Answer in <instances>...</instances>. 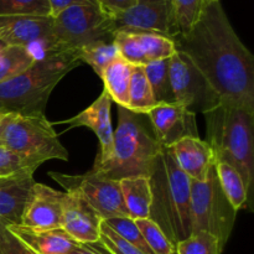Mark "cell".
<instances>
[{
  "instance_id": "4316f807",
  "label": "cell",
  "mask_w": 254,
  "mask_h": 254,
  "mask_svg": "<svg viewBox=\"0 0 254 254\" xmlns=\"http://www.w3.org/2000/svg\"><path fill=\"white\" fill-rule=\"evenodd\" d=\"M225 246L216 236L206 231H196L175 245L176 254H221Z\"/></svg>"
},
{
  "instance_id": "2e32d148",
  "label": "cell",
  "mask_w": 254,
  "mask_h": 254,
  "mask_svg": "<svg viewBox=\"0 0 254 254\" xmlns=\"http://www.w3.org/2000/svg\"><path fill=\"white\" fill-rule=\"evenodd\" d=\"M34 169L0 178V223L21 225L25 206L35 183Z\"/></svg>"
},
{
  "instance_id": "7a4b0ae2",
  "label": "cell",
  "mask_w": 254,
  "mask_h": 254,
  "mask_svg": "<svg viewBox=\"0 0 254 254\" xmlns=\"http://www.w3.org/2000/svg\"><path fill=\"white\" fill-rule=\"evenodd\" d=\"M163 149L145 114L118 106L112 158L103 164H94L91 173L118 181L129 176L150 178Z\"/></svg>"
},
{
  "instance_id": "8fae6325",
  "label": "cell",
  "mask_w": 254,
  "mask_h": 254,
  "mask_svg": "<svg viewBox=\"0 0 254 254\" xmlns=\"http://www.w3.org/2000/svg\"><path fill=\"white\" fill-rule=\"evenodd\" d=\"M117 31L156 32L174 39L180 34L171 0H138L133 6L112 15Z\"/></svg>"
},
{
  "instance_id": "30bf717a",
  "label": "cell",
  "mask_w": 254,
  "mask_h": 254,
  "mask_svg": "<svg viewBox=\"0 0 254 254\" xmlns=\"http://www.w3.org/2000/svg\"><path fill=\"white\" fill-rule=\"evenodd\" d=\"M49 175L52 176L64 191L73 190L81 193L102 220L129 217L118 180L98 176L91 171L83 175H66L61 173H50Z\"/></svg>"
},
{
  "instance_id": "ffe728a7",
  "label": "cell",
  "mask_w": 254,
  "mask_h": 254,
  "mask_svg": "<svg viewBox=\"0 0 254 254\" xmlns=\"http://www.w3.org/2000/svg\"><path fill=\"white\" fill-rule=\"evenodd\" d=\"M119 186L129 218L140 220L150 217L153 202L150 179L146 176H129L121 179Z\"/></svg>"
},
{
  "instance_id": "d590c367",
  "label": "cell",
  "mask_w": 254,
  "mask_h": 254,
  "mask_svg": "<svg viewBox=\"0 0 254 254\" xmlns=\"http://www.w3.org/2000/svg\"><path fill=\"white\" fill-rule=\"evenodd\" d=\"M0 254H36L15 236L7 226L0 223Z\"/></svg>"
},
{
  "instance_id": "1f68e13d",
  "label": "cell",
  "mask_w": 254,
  "mask_h": 254,
  "mask_svg": "<svg viewBox=\"0 0 254 254\" xmlns=\"http://www.w3.org/2000/svg\"><path fill=\"white\" fill-rule=\"evenodd\" d=\"M114 232L118 236H121L123 240L133 245L138 250L145 254H154L149 246L146 245L145 240L141 236V232L139 231L138 226L135 225V221L129 217H114L103 220Z\"/></svg>"
},
{
  "instance_id": "4dcf8cb0",
  "label": "cell",
  "mask_w": 254,
  "mask_h": 254,
  "mask_svg": "<svg viewBox=\"0 0 254 254\" xmlns=\"http://www.w3.org/2000/svg\"><path fill=\"white\" fill-rule=\"evenodd\" d=\"M134 221L146 245L154 254H173L175 252V246L169 241L158 223L154 222L151 218H140Z\"/></svg>"
},
{
  "instance_id": "6da1fadb",
  "label": "cell",
  "mask_w": 254,
  "mask_h": 254,
  "mask_svg": "<svg viewBox=\"0 0 254 254\" xmlns=\"http://www.w3.org/2000/svg\"><path fill=\"white\" fill-rule=\"evenodd\" d=\"M173 40L176 51L195 64L222 103L254 114L253 55L236 34L220 0H206L196 24Z\"/></svg>"
},
{
  "instance_id": "e575fe53",
  "label": "cell",
  "mask_w": 254,
  "mask_h": 254,
  "mask_svg": "<svg viewBox=\"0 0 254 254\" xmlns=\"http://www.w3.org/2000/svg\"><path fill=\"white\" fill-rule=\"evenodd\" d=\"M40 165L21 158L17 154L0 146V178L12 175L15 173L25 170V169H34L37 170Z\"/></svg>"
},
{
  "instance_id": "cb8c5ba5",
  "label": "cell",
  "mask_w": 254,
  "mask_h": 254,
  "mask_svg": "<svg viewBox=\"0 0 254 254\" xmlns=\"http://www.w3.org/2000/svg\"><path fill=\"white\" fill-rule=\"evenodd\" d=\"M169 62L170 59H164L149 62L144 66V71L156 104L175 103V97L171 88Z\"/></svg>"
},
{
  "instance_id": "8d00e7d4",
  "label": "cell",
  "mask_w": 254,
  "mask_h": 254,
  "mask_svg": "<svg viewBox=\"0 0 254 254\" xmlns=\"http://www.w3.org/2000/svg\"><path fill=\"white\" fill-rule=\"evenodd\" d=\"M138 0H96L98 6L109 16L124 11L133 6Z\"/></svg>"
},
{
  "instance_id": "9a60e30c",
  "label": "cell",
  "mask_w": 254,
  "mask_h": 254,
  "mask_svg": "<svg viewBox=\"0 0 254 254\" xmlns=\"http://www.w3.org/2000/svg\"><path fill=\"white\" fill-rule=\"evenodd\" d=\"M64 191L35 183L25 206L21 225L35 230L62 228Z\"/></svg>"
},
{
  "instance_id": "83f0119b",
  "label": "cell",
  "mask_w": 254,
  "mask_h": 254,
  "mask_svg": "<svg viewBox=\"0 0 254 254\" xmlns=\"http://www.w3.org/2000/svg\"><path fill=\"white\" fill-rule=\"evenodd\" d=\"M139 37L143 51L149 62L159 61V60L170 59L176 52L174 40L165 35L156 32L135 31Z\"/></svg>"
},
{
  "instance_id": "5b68a950",
  "label": "cell",
  "mask_w": 254,
  "mask_h": 254,
  "mask_svg": "<svg viewBox=\"0 0 254 254\" xmlns=\"http://www.w3.org/2000/svg\"><path fill=\"white\" fill-rule=\"evenodd\" d=\"M207 143L216 159L238 171L251 200L254 180V114L233 104L221 103L205 114Z\"/></svg>"
},
{
  "instance_id": "74e56055",
  "label": "cell",
  "mask_w": 254,
  "mask_h": 254,
  "mask_svg": "<svg viewBox=\"0 0 254 254\" xmlns=\"http://www.w3.org/2000/svg\"><path fill=\"white\" fill-rule=\"evenodd\" d=\"M50 9H51V16H56L64 10L74 5H86V4H97L96 0H49Z\"/></svg>"
},
{
  "instance_id": "ac0fdd59",
  "label": "cell",
  "mask_w": 254,
  "mask_h": 254,
  "mask_svg": "<svg viewBox=\"0 0 254 254\" xmlns=\"http://www.w3.org/2000/svg\"><path fill=\"white\" fill-rule=\"evenodd\" d=\"M181 171L191 180L203 181L213 165V153L206 140L185 138L168 148Z\"/></svg>"
},
{
  "instance_id": "52a82bcc",
  "label": "cell",
  "mask_w": 254,
  "mask_h": 254,
  "mask_svg": "<svg viewBox=\"0 0 254 254\" xmlns=\"http://www.w3.org/2000/svg\"><path fill=\"white\" fill-rule=\"evenodd\" d=\"M237 211L221 189L215 166L203 181L191 180V228L206 231L226 246L236 222Z\"/></svg>"
},
{
  "instance_id": "7402d4cb",
  "label": "cell",
  "mask_w": 254,
  "mask_h": 254,
  "mask_svg": "<svg viewBox=\"0 0 254 254\" xmlns=\"http://www.w3.org/2000/svg\"><path fill=\"white\" fill-rule=\"evenodd\" d=\"M213 166H215L216 175H217L221 189L225 192L226 197L230 201L232 207L236 211L245 207L250 201V195H248L247 189H246L245 183L238 171L226 161L216 158L213 159Z\"/></svg>"
},
{
  "instance_id": "8992f818",
  "label": "cell",
  "mask_w": 254,
  "mask_h": 254,
  "mask_svg": "<svg viewBox=\"0 0 254 254\" xmlns=\"http://www.w3.org/2000/svg\"><path fill=\"white\" fill-rule=\"evenodd\" d=\"M0 144L37 165L47 160H68V151L45 116H4L0 122Z\"/></svg>"
},
{
  "instance_id": "ab89813d",
  "label": "cell",
  "mask_w": 254,
  "mask_h": 254,
  "mask_svg": "<svg viewBox=\"0 0 254 254\" xmlns=\"http://www.w3.org/2000/svg\"><path fill=\"white\" fill-rule=\"evenodd\" d=\"M7 46V45L6 44H5V42H2L1 41V40H0V52H1L2 51V50H4L5 49V47H6Z\"/></svg>"
},
{
  "instance_id": "f35d334b",
  "label": "cell",
  "mask_w": 254,
  "mask_h": 254,
  "mask_svg": "<svg viewBox=\"0 0 254 254\" xmlns=\"http://www.w3.org/2000/svg\"><path fill=\"white\" fill-rule=\"evenodd\" d=\"M67 254H111V252L98 241L96 243H86V245L81 243Z\"/></svg>"
},
{
  "instance_id": "d4e9b609",
  "label": "cell",
  "mask_w": 254,
  "mask_h": 254,
  "mask_svg": "<svg viewBox=\"0 0 254 254\" xmlns=\"http://www.w3.org/2000/svg\"><path fill=\"white\" fill-rule=\"evenodd\" d=\"M81 62H86L93 71L102 77L104 69L119 57V51L113 40L98 41L76 50Z\"/></svg>"
},
{
  "instance_id": "f1b7e54d",
  "label": "cell",
  "mask_w": 254,
  "mask_h": 254,
  "mask_svg": "<svg viewBox=\"0 0 254 254\" xmlns=\"http://www.w3.org/2000/svg\"><path fill=\"white\" fill-rule=\"evenodd\" d=\"M113 41L119 51V56L133 66H145L148 64L139 37L135 31H117Z\"/></svg>"
},
{
  "instance_id": "4fadbf2b",
  "label": "cell",
  "mask_w": 254,
  "mask_h": 254,
  "mask_svg": "<svg viewBox=\"0 0 254 254\" xmlns=\"http://www.w3.org/2000/svg\"><path fill=\"white\" fill-rule=\"evenodd\" d=\"M102 218L77 191H64L62 228L76 242L96 243L101 237Z\"/></svg>"
},
{
  "instance_id": "484cf974",
  "label": "cell",
  "mask_w": 254,
  "mask_h": 254,
  "mask_svg": "<svg viewBox=\"0 0 254 254\" xmlns=\"http://www.w3.org/2000/svg\"><path fill=\"white\" fill-rule=\"evenodd\" d=\"M34 62L26 47L6 46L0 52V83L26 71Z\"/></svg>"
},
{
  "instance_id": "277c9868",
  "label": "cell",
  "mask_w": 254,
  "mask_h": 254,
  "mask_svg": "<svg viewBox=\"0 0 254 254\" xmlns=\"http://www.w3.org/2000/svg\"><path fill=\"white\" fill-rule=\"evenodd\" d=\"M153 202L150 217L174 246L192 233L191 179L176 164L168 148L161 151L150 178Z\"/></svg>"
},
{
  "instance_id": "d6986e66",
  "label": "cell",
  "mask_w": 254,
  "mask_h": 254,
  "mask_svg": "<svg viewBox=\"0 0 254 254\" xmlns=\"http://www.w3.org/2000/svg\"><path fill=\"white\" fill-rule=\"evenodd\" d=\"M7 228L36 254H67L81 245L69 237L64 228L35 230L22 225L7 226Z\"/></svg>"
},
{
  "instance_id": "9c48e42d",
  "label": "cell",
  "mask_w": 254,
  "mask_h": 254,
  "mask_svg": "<svg viewBox=\"0 0 254 254\" xmlns=\"http://www.w3.org/2000/svg\"><path fill=\"white\" fill-rule=\"evenodd\" d=\"M169 69L175 103L195 114H206L221 106L217 92L185 55L176 51L170 57Z\"/></svg>"
},
{
  "instance_id": "3957f363",
  "label": "cell",
  "mask_w": 254,
  "mask_h": 254,
  "mask_svg": "<svg viewBox=\"0 0 254 254\" xmlns=\"http://www.w3.org/2000/svg\"><path fill=\"white\" fill-rule=\"evenodd\" d=\"M76 50H67L35 61L26 71L0 83V114L45 116L52 91L79 66Z\"/></svg>"
},
{
  "instance_id": "ba28073f",
  "label": "cell",
  "mask_w": 254,
  "mask_h": 254,
  "mask_svg": "<svg viewBox=\"0 0 254 254\" xmlns=\"http://www.w3.org/2000/svg\"><path fill=\"white\" fill-rule=\"evenodd\" d=\"M113 37L111 16L98 4L74 5L52 17V39L62 50H78Z\"/></svg>"
},
{
  "instance_id": "60d3db41",
  "label": "cell",
  "mask_w": 254,
  "mask_h": 254,
  "mask_svg": "<svg viewBox=\"0 0 254 254\" xmlns=\"http://www.w3.org/2000/svg\"><path fill=\"white\" fill-rule=\"evenodd\" d=\"M2 117H4V116H1V114H0V122H1V119H2Z\"/></svg>"
},
{
  "instance_id": "44dd1931",
  "label": "cell",
  "mask_w": 254,
  "mask_h": 254,
  "mask_svg": "<svg viewBox=\"0 0 254 254\" xmlns=\"http://www.w3.org/2000/svg\"><path fill=\"white\" fill-rule=\"evenodd\" d=\"M133 67V64L119 56L104 69L101 77L104 83V91L109 94L112 101L124 108L128 107L129 82Z\"/></svg>"
},
{
  "instance_id": "7c38bea8",
  "label": "cell",
  "mask_w": 254,
  "mask_h": 254,
  "mask_svg": "<svg viewBox=\"0 0 254 254\" xmlns=\"http://www.w3.org/2000/svg\"><path fill=\"white\" fill-rule=\"evenodd\" d=\"M145 116L163 148H171L181 139L200 138L196 114L181 104H158Z\"/></svg>"
},
{
  "instance_id": "d6a6232c",
  "label": "cell",
  "mask_w": 254,
  "mask_h": 254,
  "mask_svg": "<svg viewBox=\"0 0 254 254\" xmlns=\"http://www.w3.org/2000/svg\"><path fill=\"white\" fill-rule=\"evenodd\" d=\"M206 0H171L180 34L188 32L200 17Z\"/></svg>"
},
{
  "instance_id": "836d02e7",
  "label": "cell",
  "mask_w": 254,
  "mask_h": 254,
  "mask_svg": "<svg viewBox=\"0 0 254 254\" xmlns=\"http://www.w3.org/2000/svg\"><path fill=\"white\" fill-rule=\"evenodd\" d=\"M99 242L111 252V254H145L127 242L126 240L117 235L104 221L101 223V237Z\"/></svg>"
},
{
  "instance_id": "f546056e",
  "label": "cell",
  "mask_w": 254,
  "mask_h": 254,
  "mask_svg": "<svg viewBox=\"0 0 254 254\" xmlns=\"http://www.w3.org/2000/svg\"><path fill=\"white\" fill-rule=\"evenodd\" d=\"M0 16H51L49 0H0Z\"/></svg>"
},
{
  "instance_id": "b9f144b4",
  "label": "cell",
  "mask_w": 254,
  "mask_h": 254,
  "mask_svg": "<svg viewBox=\"0 0 254 254\" xmlns=\"http://www.w3.org/2000/svg\"><path fill=\"white\" fill-rule=\"evenodd\" d=\"M173 254H176V252H174V253H173Z\"/></svg>"
},
{
  "instance_id": "e0dca14e",
  "label": "cell",
  "mask_w": 254,
  "mask_h": 254,
  "mask_svg": "<svg viewBox=\"0 0 254 254\" xmlns=\"http://www.w3.org/2000/svg\"><path fill=\"white\" fill-rule=\"evenodd\" d=\"M52 37V16H0V40L21 46Z\"/></svg>"
},
{
  "instance_id": "603a6c76",
  "label": "cell",
  "mask_w": 254,
  "mask_h": 254,
  "mask_svg": "<svg viewBox=\"0 0 254 254\" xmlns=\"http://www.w3.org/2000/svg\"><path fill=\"white\" fill-rule=\"evenodd\" d=\"M158 106L154 99L150 84L146 78L144 66H134L131 71L128 92L127 109L139 114H146L150 109Z\"/></svg>"
},
{
  "instance_id": "7bdbcfd3",
  "label": "cell",
  "mask_w": 254,
  "mask_h": 254,
  "mask_svg": "<svg viewBox=\"0 0 254 254\" xmlns=\"http://www.w3.org/2000/svg\"><path fill=\"white\" fill-rule=\"evenodd\" d=\"M0 146H1V144H0Z\"/></svg>"
},
{
  "instance_id": "5bb4252c",
  "label": "cell",
  "mask_w": 254,
  "mask_h": 254,
  "mask_svg": "<svg viewBox=\"0 0 254 254\" xmlns=\"http://www.w3.org/2000/svg\"><path fill=\"white\" fill-rule=\"evenodd\" d=\"M112 99L109 94L103 89L101 96L84 111L69 118L67 121L60 122L59 124H67L69 128L86 127L97 135L99 140L98 154L94 164H103L112 158L113 154L114 130L111 121Z\"/></svg>"
}]
</instances>
